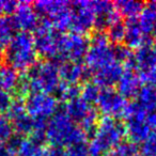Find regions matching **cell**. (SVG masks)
Returning a JSON list of instances; mask_svg holds the SVG:
<instances>
[{
	"label": "cell",
	"mask_w": 156,
	"mask_h": 156,
	"mask_svg": "<svg viewBox=\"0 0 156 156\" xmlns=\"http://www.w3.org/2000/svg\"><path fill=\"white\" fill-rule=\"evenodd\" d=\"M59 77L63 83L79 85L91 81L92 72L83 62L65 61L59 65Z\"/></svg>",
	"instance_id": "obj_13"
},
{
	"label": "cell",
	"mask_w": 156,
	"mask_h": 156,
	"mask_svg": "<svg viewBox=\"0 0 156 156\" xmlns=\"http://www.w3.org/2000/svg\"><path fill=\"white\" fill-rule=\"evenodd\" d=\"M123 66L120 63L112 61L108 64L104 65L101 69H96L92 74L93 81L100 89H106V88H113L119 81L122 73H123Z\"/></svg>",
	"instance_id": "obj_15"
},
{
	"label": "cell",
	"mask_w": 156,
	"mask_h": 156,
	"mask_svg": "<svg viewBox=\"0 0 156 156\" xmlns=\"http://www.w3.org/2000/svg\"><path fill=\"white\" fill-rule=\"evenodd\" d=\"M66 156H89L87 143H78L73 144L65 149Z\"/></svg>",
	"instance_id": "obj_30"
},
{
	"label": "cell",
	"mask_w": 156,
	"mask_h": 156,
	"mask_svg": "<svg viewBox=\"0 0 156 156\" xmlns=\"http://www.w3.org/2000/svg\"><path fill=\"white\" fill-rule=\"evenodd\" d=\"M125 137V125L122 120L111 117L100 118L94 136L88 144L89 156H103L123 141Z\"/></svg>",
	"instance_id": "obj_2"
},
{
	"label": "cell",
	"mask_w": 156,
	"mask_h": 156,
	"mask_svg": "<svg viewBox=\"0 0 156 156\" xmlns=\"http://www.w3.org/2000/svg\"><path fill=\"white\" fill-rule=\"evenodd\" d=\"M142 155L144 156H156V130H152L144 141L141 143Z\"/></svg>",
	"instance_id": "obj_28"
},
{
	"label": "cell",
	"mask_w": 156,
	"mask_h": 156,
	"mask_svg": "<svg viewBox=\"0 0 156 156\" xmlns=\"http://www.w3.org/2000/svg\"><path fill=\"white\" fill-rule=\"evenodd\" d=\"M94 10V27L95 31H104L108 29V27L115 20L120 18V15L117 13L115 9V5L110 1L100 0V1H92Z\"/></svg>",
	"instance_id": "obj_14"
},
{
	"label": "cell",
	"mask_w": 156,
	"mask_h": 156,
	"mask_svg": "<svg viewBox=\"0 0 156 156\" xmlns=\"http://www.w3.org/2000/svg\"><path fill=\"white\" fill-rule=\"evenodd\" d=\"M122 118L124 119L126 137L136 144L142 143L152 132L147 123V112L136 102L128 103Z\"/></svg>",
	"instance_id": "obj_8"
},
{
	"label": "cell",
	"mask_w": 156,
	"mask_h": 156,
	"mask_svg": "<svg viewBox=\"0 0 156 156\" xmlns=\"http://www.w3.org/2000/svg\"><path fill=\"white\" fill-rule=\"evenodd\" d=\"M136 156H144V155H142V154H138V155H136Z\"/></svg>",
	"instance_id": "obj_36"
},
{
	"label": "cell",
	"mask_w": 156,
	"mask_h": 156,
	"mask_svg": "<svg viewBox=\"0 0 156 156\" xmlns=\"http://www.w3.org/2000/svg\"><path fill=\"white\" fill-rule=\"evenodd\" d=\"M103 156H113V154L111 153V151H109V152H107V153H105Z\"/></svg>",
	"instance_id": "obj_34"
},
{
	"label": "cell",
	"mask_w": 156,
	"mask_h": 156,
	"mask_svg": "<svg viewBox=\"0 0 156 156\" xmlns=\"http://www.w3.org/2000/svg\"><path fill=\"white\" fill-rule=\"evenodd\" d=\"M147 123L151 130H156V111L147 113Z\"/></svg>",
	"instance_id": "obj_33"
},
{
	"label": "cell",
	"mask_w": 156,
	"mask_h": 156,
	"mask_svg": "<svg viewBox=\"0 0 156 156\" xmlns=\"http://www.w3.org/2000/svg\"><path fill=\"white\" fill-rule=\"evenodd\" d=\"M111 153L113 156H136L139 154V147L129 140H123L111 150Z\"/></svg>",
	"instance_id": "obj_27"
},
{
	"label": "cell",
	"mask_w": 156,
	"mask_h": 156,
	"mask_svg": "<svg viewBox=\"0 0 156 156\" xmlns=\"http://www.w3.org/2000/svg\"><path fill=\"white\" fill-rule=\"evenodd\" d=\"M34 11L37 16L47 18L54 28L60 33L71 29L72 9L71 2L62 0H42L34 3Z\"/></svg>",
	"instance_id": "obj_4"
},
{
	"label": "cell",
	"mask_w": 156,
	"mask_h": 156,
	"mask_svg": "<svg viewBox=\"0 0 156 156\" xmlns=\"http://www.w3.org/2000/svg\"><path fill=\"white\" fill-rule=\"evenodd\" d=\"M44 156H66V155H65V149L50 145L49 147L44 150Z\"/></svg>",
	"instance_id": "obj_32"
},
{
	"label": "cell",
	"mask_w": 156,
	"mask_h": 156,
	"mask_svg": "<svg viewBox=\"0 0 156 156\" xmlns=\"http://www.w3.org/2000/svg\"><path fill=\"white\" fill-rule=\"evenodd\" d=\"M137 65V73L145 72L156 67V51L153 44H144L134 52Z\"/></svg>",
	"instance_id": "obj_19"
},
{
	"label": "cell",
	"mask_w": 156,
	"mask_h": 156,
	"mask_svg": "<svg viewBox=\"0 0 156 156\" xmlns=\"http://www.w3.org/2000/svg\"><path fill=\"white\" fill-rule=\"evenodd\" d=\"M136 103L147 113L156 111V87L144 85L140 88L136 96Z\"/></svg>",
	"instance_id": "obj_22"
},
{
	"label": "cell",
	"mask_w": 156,
	"mask_h": 156,
	"mask_svg": "<svg viewBox=\"0 0 156 156\" xmlns=\"http://www.w3.org/2000/svg\"><path fill=\"white\" fill-rule=\"evenodd\" d=\"M138 20L144 35L152 37V34H156V1L145 3Z\"/></svg>",
	"instance_id": "obj_20"
},
{
	"label": "cell",
	"mask_w": 156,
	"mask_h": 156,
	"mask_svg": "<svg viewBox=\"0 0 156 156\" xmlns=\"http://www.w3.org/2000/svg\"><path fill=\"white\" fill-rule=\"evenodd\" d=\"M153 47H154V49H155V51H156V37H155V40H153Z\"/></svg>",
	"instance_id": "obj_35"
},
{
	"label": "cell",
	"mask_w": 156,
	"mask_h": 156,
	"mask_svg": "<svg viewBox=\"0 0 156 156\" xmlns=\"http://www.w3.org/2000/svg\"><path fill=\"white\" fill-rule=\"evenodd\" d=\"M29 83V90L32 93L54 94L60 83L59 77V64L52 60H43L37 62L30 67L27 76Z\"/></svg>",
	"instance_id": "obj_3"
},
{
	"label": "cell",
	"mask_w": 156,
	"mask_h": 156,
	"mask_svg": "<svg viewBox=\"0 0 156 156\" xmlns=\"http://www.w3.org/2000/svg\"><path fill=\"white\" fill-rule=\"evenodd\" d=\"M132 50L129 48H127L123 43L121 44H115L112 45V56L113 60L115 62L120 63V64H123L128 58L132 55Z\"/></svg>",
	"instance_id": "obj_29"
},
{
	"label": "cell",
	"mask_w": 156,
	"mask_h": 156,
	"mask_svg": "<svg viewBox=\"0 0 156 156\" xmlns=\"http://www.w3.org/2000/svg\"><path fill=\"white\" fill-rule=\"evenodd\" d=\"M137 74H138L142 83L155 86L156 87V67L145 72H140V73H137Z\"/></svg>",
	"instance_id": "obj_31"
},
{
	"label": "cell",
	"mask_w": 156,
	"mask_h": 156,
	"mask_svg": "<svg viewBox=\"0 0 156 156\" xmlns=\"http://www.w3.org/2000/svg\"><path fill=\"white\" fill-rule=\"evenodd\" d=\"M81 85H73V83H66L60 81L59 86L57 87L56 91L54 92V96L58 103H66L73 98L80 96Z\"/></svg>",
	"instance_id": "obj_24"
},
{
	"label": "cell",
	"mask_w": 156,
	"mask_h": 156,
	"mask_svg": "<svg viewBox=\"0 0 156 156\" xmlns=\"http://www.w3.org/2000/svg\"><path fill=\"white\" fill-rule=\"evenodd\" d=\"M59 107L58 101L52 94L31 93L26 102L27 113L34 120H49L57 112Z\"/></svg>",
	"instance_id": "obj_10"
},
{
	"label": "cell",
	"mask_w": 156,
	"mask_h": 156,
	"mask_svg": "<svg viewBox=\"0 0 156 156\" xmlns=\"http://www.w3.org/2000/svg\"><path fill=\"white\" fill-rule=\"evenodd\" d=\"M39 20V16L29 3H23L17 9L15 23L16 25H18V27L24 29L25 32L34 30L37 28Z\"/></svg>",
	"instance_id": "obj_21"
},
{
	"label": "cell",
	"mask_w": 156,
	"mask_h": 156,
	"mask_svg": "<svg viewBox=\"0 0 156 156\" xmlns=\"http://www.w3.org/2000/svg\"><path fill=\"white\" fill-rule=\"evenodd\" d=\"M33 37L35 50L45 60H56L58 57L59 42L62 33L57 31L47 18H40Z\"/></svg>",
	"instance_id": "obj_5"
},
{
	"label": "cell",
	"mask_w": 156,
	"mask_h": 156,
	"mask_svg": "<svg viewBox=\"0 0 156 156\" xmlns=\"http://www.w3.org/2000/svg\"><path fill=\"white\" fill-rule=\"evenodd\" d=\"M101 89L92 81H88L81 85L80 89V98L85 101L87 104L93 105L98 102V95H100Z\"/></svg>",
	"instance_id": "obj_26"
},
{
	"label": "cell",
	"mask_w": 156,
	"mask_h": 156,
	"mask_svg": "<svg viewBox=\"0 0 156 156\" xmlns=\"http://www.w3.org/2000/svg\"><path fill=\"white\" fill-rule=\"evenodd\" d=\"M141 87H142V83L137 72L124 69L117 83L115 90L125 100H129V98H136Z\"/></svg>",
	"instance_id": "obj_16"
},
{
	"label": "cell",
	"mask_w": 156,
	"mask_h": 156,
	"mask_svg": "<svg viewBox=\"0 0 156 156\" xmlns=\"http://www.w3.org/2000/svg\"><path fill=\"white\" fill-rule=\"evenodd\" d=\"M89 48L85 56V64L92 72L112 62V45L104 31H94L89 40Z\"/></svg>",
	"instance_id": "obj_7"
},
{
	"label": "cell",
	"mask_w": 156,
	"mask_h": 156,
	"mask_svg": "<svg viewBox=\"0 0 156 156\" xmlns=\"http://www.w3.org/2000/svg\"><path fill=\"white\" fill-rule=\"evenodd\" d=\"M124 25H125V35H124L123 44L129 49H137L151 37L144 35V33L142 32L138 17L126 18L124 20Z\"/></svg>",
	"instance_id": "obj_17"
},
{
	"label": "cell",
	"mask_w": 156,
	"mask_h": 156,
	"mask_svg": "<svg viewBox=\"0 0 156 156\" xmlns=\"http://www.w3.org/2000/svg\"><path fill=\"white\" fill-rule=\"evenodd\" d=\"M93 106L87 104L83 98H73L64 104L63 111L67 115V117L72 120L75 124H79L83 122V120L89 115Z\"/></svg>",
	"instance_id": "obj_18"
},
{
	"label": "cell",
	"mask_w": 156,
	"mask_h": 156,
	"mask_svg": "<svg viewBox=\"0 0 156 156\" xmlns=\"http://www.w3.org/2000/svg\"><path fill=\"white\" fill-rule=\"evenodd\" d=\"M9 59L12 65L18 69H30L37 62V52L30 33L22 32L14 37L10 45Z\"/></svg>",
	"instance_id": "obj_6"
},
{
	"label": "cell",
	"mask_w": 156,
	"mask_h": 156,
	"mask_svg": "<svg viewBox=\"0 0 156 156\" xmlns=\"http://www.w3.org/2000/svg\"><path fill=\"white\" fill-rule=\"evenodd\" d=\"M46 139L52 147H69L78 143H87L88 136L75 124L63 110L57 112L48 120Z\"/></svg>",
	"instance_id": "obj_1"
},
{
	"label": "cell",
	"mask_w": 156,
	"mask_h": 156,
	"mask_svg": "<svg viewBox=\"0 0 156 156\" xmlns=\"http://www.w3.org/2000/svg\"><path fill=\"white\" fill-rule=\"evenodd\" d=\"M72 9V24L71 29L73 32L86 34L94 27V10L92 1H75L71 2Z\"/></svg>",
	"instance_id": "obj_12"
},
{
	"label": "cell",
	"mask_w": 156,
	"mask_h": 156,
	"mask_svg": "<svg viewBox=\"0 0 156 156\" xmlns=\"http://www.w3.org/2000/svg\"><path fill=\"white\" fill-rule=\"evenodd\" d=\"M127 100L121 96L115 88L101 89L96 106L98 113L103 117H111L118 119L123 115V112L127 106Z\"/></svg>",
	"instance_id": "obj_11"
},
{
	"label": "cell",
	"mask_w": 156,
	"mask_h": 156,
	"mask_svg": "<svg viewBox=\"0 0 156 156\" xmlns=\"http://www.w3.org/2000/svg\"><path fill=\"white\" fill-rule=\"evenodd\" d=\"M89 39L86 34L71 32V33H62L59 42V50L58 57L56 60L59 65L65 61L71 62H81L85 58L87 50L89 48Z\"/></svg>",
	"instance_id": "obj_9"
},
{
	"label": "cell",
	"mask_w": 156,
	"mask_h": 156,
	"mask_svg": "<svg viewBox=\"0 0 156 156\" xmlns=\"http://www.w3.org/2000/svg\"><path fill=\"white\" fill-rule=\"evenodd\" d=\"M106 34L108 37L109 42L112 43L113 45L123 43L124 35H125V25H124L123 20H121V17L115 20L108 27V29L106 30Z\"/></svg>",
	"instance_id": "obj_25"
},
{
	"label": "cell",
	"mask_w": 156,
	"mask_h": 156,
	"mask_svg": "<svg viewBox=\"0 0 156 156\" xmlns=\"http://www.w3.org/2000/svg\"><path fill=\"white\" fill-rule=\"evenodd\" d=\"M117 13L125 18L137 17L144 8V2L137 0H119L113 3Z\"/></svg>",
	"instance_id": "obj_23"
}]
</instances>
